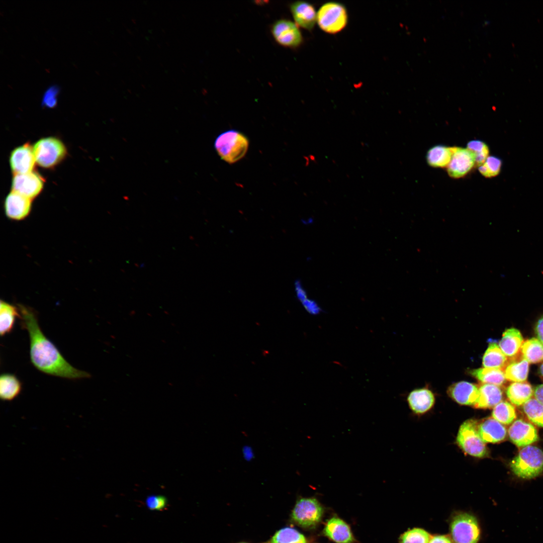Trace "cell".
Returning a JSON list of instances; mask_svg holds the SVG:
<instances>
[{
  "mask_svg": "<svg viewBox=\"0 0 543 543\" xmlns=\"http://www.w3.org/2000/svg\"><path fill=\"white\" fill-rule=\"evenodd\" d=\"M18 307L22 326L29 336L30 359L37 370L47 375L71 380L90 377L89 373L75 368L64 358L43 333L32 309L22 305Z\"/></svg>",
  "mask_w": 543,
  "mask_h": 543,
  "instance_id": "6da1fadb",
  "label": "cell"
},
{
  "mask_svg": "<svg viewBox=\"0 0 543 543\" xmlns=\"http://www.w3.org/2000/svg\"><path fill=\"white\" fill-rule=\"evenodd\" d=\"M247 138L235 130L220 134L216 139L214 147L222 159L229 163H235L245 155L248 148Z\"/></svg>",
  "mask_w": 543,
  "mask_h": 543,
  "instance_id": "7a4b0ae2",
  "label": "cell"
},
{
  "mask_svg": "<svg viewBox=\"0 0 543 543\" xmlns=\"http://www.w3.org/2000/svg\"><path fill=\"white\" fill-rule=\"evenodd\" d=\"M510 467L515 475L519 478H535L543 471V451L535 446L523 447L511 461Z\"/></svg>",
  "mask_w": 543,
  "mask_h": 543,
  "instance_id": "3957f363",
  "label": "cell"
},
{
  "mask_svg": "<svg viewBox=\"0 0 543 543\" xmlns=\"http://www.w3.org/2000/svg\"><path fill=\"white\" fill-rule=\"evenodd\" d=\"M450 531L453 543H478L481 535L477 518L466 512H459L452 516Z\"/></svg>",
  "mask_w": 543,
  "mask_h": 543,
  "instance_id": "277c9868",
  "label": "cell"
},
{
  "mask_svg": "<svg viewBox=\"0 0 543 543\" xmlns=\"http://www.w3.org/2000/svg\"><path fill=\"white\" fill-rule=\"evenodd\" d=\"M348 15L345 7L335 2L323 4L317 13V23L324 32L335 34L346 27Z\"/></svg>",
  "mask_w": 543,
  "mask_h": 543,
  "instance_id": "5b68a950",
  "label": "cell"
},
{
  "mask_svg": "<svg viewBox=\"0 0 543 543\" xmlns=\"http://www.w3.org/2000/svg\"><path fill=\"white\" fill-rule=\"evenodd\" d=\"M478 426V421L476 419H470L464 422L459 429L457 442L466 454L483 458L488 455V450L479 435Z\"/></svg>",
  "mask_w": 543,
  "mask_h": 543,
  "instance_id": "8992f818",
  "label": "cell"
},
{
  "mask_svg": "<svg viewBox=\"0 0 543 543\" xmlns=\"http://www.w3.org/2000/svg\"><path fill=\"white\" fill-rule=\"evenodd\" d=\"M36 162L40 166L52 168L65 157L66 148L61 141L55 137L43 138L34 145Z\"/></svg>",
  "mask_w": 543,
  "mask_h": 543,
  "instance_id": "52a82bcc",
  "label": "cell"
},
{
  "mask_svg": "<svg viewBox=\"0 0 543 543\" xmlns=\"http://www.w3.org/2000/svg\"><path fill=\"white\" fill-rule=\"evenodd\" d=\"M323 508L314 497H302L297 500L292 512V520L300 526L313 528L321 521Z\"/></svg>",
  "mask_w": 543,
  "mask_h": 543,
  "instance_id": "ba28073f",
  "label": "cell"
},
{
  "mask_svg": "<svg viewBox=\"0 0 543 543\" xmlns=\"http://www.w3.org/2000/svg\"><path fill=\"white\" fill-rule=\"evenodd\" d=\"M271 32L275 40L285 47L295 48L300 45L303 41L298 26L288 20L276 21L272 27Z\"/></svg>",
  "mask_w": 543,
  "mask_h": 543,
  "instance_id": "9c48e42d",
  "label": "cell"
},
{
  "mask_svg": "<svg viewBox=\"0 0 543 543\" xmlns=\"http://www.w3.org/2000/svg\"><path fill=\"white\" fill-rule=\"evenodd\" d=\"M44 179L37 172L15 174L12 180V191L32 199L41 192Z\"/></svg>",
  "mask_w": 543,
  "mask_h": 543,
  "instance_id": "30bf717a",
  "label": "cell"
},
{
  "mask_svg": "<svg viewBox=\"0 0 543 543\" xmlns=\"http://www.w3.org/2000/svg\"><path fill=\"white\" fill-rule=\"evenodd\" d=\"M475 166L473 154L466 148L454 146L452 156L447 167L448 175L454 178L465 176Z\"/></svg>",
  "mask_w": 543,
  "mask_h": 543,
  "instance_id": "8fae6325",
  "label": "cell"
},
{
  "mask_svg": "<svg viewBox=\"0 0 543 543\" xmlns=\"http://www.w3.org/2000/svg\"><path fill=\"white\" fill-rule=\"evenodd\" d=\"M36 159L32 148L29 143L14 149L10 157V164L15 174H25L33 171Z\"/></svg>",
  "mask_w": 543,
  "mask_h": 543,
  "instance_id": "7c38bea8",
  "label": "cell"
},
{
  "mask_svg": "<svg viewBox=\"0 0 543 543\" xmlns=\"http://www.w3.org/2000/svg\"><path fill=\"white\" fill-rule=\"evenodd\" d=\"M508 432L512 442L519 447L529 445L538 439L536 429L532 424L522 419L514 421Z\"/></svg>",
  "mask_w": 543,
  "mask_h": 543,
  "instance_id": "4fadbf2b",
  "label": "cell"
},
{
  "mask_svg": "<svg viewBox=\"0 0 543 543\" xmlns=\"http://www.w3.org/2000/svg\"><path fill=\"white\" fill-rule=\"evenodd\" d=\"M32 208L31 199L12 191L5 200V212L8 218L21 220L27 217Z\"/></svg>",
  "mask_w": 543,
  "mask_h": 543,
  "instance_id": "5bb4252c",
  "label": "cell"
},
{
  "mask_svg": "<svg viewBox=\"0 0 543 543\" xmlns=\"http://www.w3.org/2000/svg\"><path fill=\"white\" fill-rule=\"evenodd\" d=\"M447 393L458 404L474 406L479 398V386L466 381L459 382L450 385Z\"/></svg>",
  "mask_w": 543,
  "mask_h": 543,
  "instance_id": "9a60e30c",
  "label": "cell"
},
{
  "mask_svg": "<svg viewBox=\"0 0 543 543\" xmlns=\"http://www.w3.org/2000/svg\"><path fill=\"white\" fill-rule=\"evenodd\" d=\"M290 10L298 26L309 31L313 29L317 22V13L312 4L296 1L290 5Z\"/></svg>",
  "mask_w": 543,
  "mask_h": 543,
  "instance_id": "2e32d148",
  "label": "cell"
},
{
  "mask_svg": "<svg viewBox=\"0 0 543 543\" xmlns=\"http://www.w3.org/2000/svg\"><path fill=\"white\" fill-rule=\"evenodd\" d=\"M478 429L481 439L487 443L501 442L507 433L505 426L493 417L478 421Z\"/></svg>",
  "mask_w": 543,
  "mask_h": 543,
  "instance_id": "e0dca14e",
  "label": "cell"
},
{
  "mask_svg": "<svg viewBox=\"0 0 543 543\" xmlns=\"http://www.w3.org/2000/svg\"><path fill=\"white\" fill-rule=\"evenodd\" d=\"M323 533L336 543H353L354 540L349 525L338 517H333L327 521Z\"/></svg>",
  "mask_w": 543,
  "mask_h": 543,
  "instance_id": "ac0fdd59",
  "label": "cell"
},
{
  "mask_svg": "<svg viewBox=\"0 0 543 543\" xmlns=\"http://www.w3.org/2000/svg\"><path fill=\"white\" fill-rule=\"evenodd\" d=\"M435 398L433 393L427 388H421L411 392L407 402L411 410L416 414H424L433 406Z\"/></svg>",
  "mask_w": 543,
  "mask_h": 543,
  "instance_id": "d6986e66",
  "label": "cell"
},
{
  "mask_svg": "<svg viewBox=\"0 0 543 543\" xmlns=\"http://www.w3.org/2000/svg\"><path fill=\"white\" fill-rule=\"evenodd\" d=\"M479 395L474 407L478 409L494 407L502 399V392L497 386L482 383L479 386Z\"/></svg>",
  "mask_w": 543,
  "mask_h": 543,
  "instance_id": "ffe728a7",
  "label": "cell"
},
{
  "mask_svg": "<svg viewBox=\"0 0 543 543\" xmlns=\"http://www.w3.org/2000/svg\"><path fill=\"white\" fill-rule=\"evenodd\" d=\"M523 342L520 332L515 328H510L503 332L499 346L507 357H513L520 350Z\"/></svg>",
  "mask_w": 543,
  "mask_h": 543,
  "instance_id": "44dd1931",
  "label": "cell"
},
{
  "mask_svg": "<svg viewBox=\"0 0 543 543\" xmlns=\"http://www.w3.org/2000/svg\"><path fill=\"white\" fill-rule=\"evenodd\" d=\"M19 308L4 301L0 302V334L4 336L11 332L16 318H21Z\"/></svg>",
  "mask_w": 543,
  "mask_h": 543,
  "instance_id": "7402d4cb",
  "label": "cell"
},
{
  "mask_svg": "<svg viewBox=\"0 0 543 543\" xmlns=\"http://www.w3.org/2000/svg\"><path fill=\"white\" fill-rule=\"evenodd\" d=\"M454 147L437 145L431 147L426 154L427 163L433 167H447L450 162Z\"/></svg>",
  "mask_w": 543,
  "mask_h": 543,
  "instance_id": "603a6c76",
  "label": "cell"
},
{
  "mask_svg": "<svg viewBox=\"0 0 543 543\" xmlns=\"http://www.w3.org/2000/svg\"><path fill=\"white\" fill-rule=\"evenodd\" d=\"M21 381L14 374H3L0 377V397L4 401L16 398L22 391Z\"/></svg>",
  "mask_w": 543,
  "mask_h": 543,
  "instance_id": "cb8c5ba5",
  "label": "cell"
},
{
  "mask_svg": "<svg viewBox=\"0 0 543 543\" xmlns=\"http://www.w3.org/2000/svg\"><path fill=\"white\" fill-rule=\"evenodd\" d=\"M506 394L513 405H523L533 394L531 386L528 382H513L507 388Z\"/></svg>",
  "mask_w": 543,
  "mask_h": 543,
  "instance_id": "d4e9b609",
  "label": "cell"
},
{
  "mask_svg": "<svg viewBox=\"0 0 543 543\" xmlns=\"http://www.w3.org/2000/svg\"><path fill=\"white\" fill-rule=\"evenodd\" d=\"M507 356L496 342H490L483 357L484 368L502 369L507 363Z\"/></svg>",
  "mask_w": 543,
  "mask_h": 543,
  "instance_id": "484cf974",
  "label": "cell"
},
{
  "mask_svg": "<svg viewBox=\"0 0 543 543\" xmlns=\"http://www.w3.org/2000/svg\"><path fill=\"white\" fill-rule=\"evenodd\" d=\"M470 374L482 383L497 386L502 385L506 379L504 371L500 369L482 368L472 370Z\"/></svg>",
  "mask_w": 543,
  "mask_h": 543,
  "instance_id": "4316f807",
  "label": "cell"
},
{
  "mask_svg": "<svg viewBox=\"0 0 543 543\" xmlns=\"http://www.w3.org/2000/svg\"><path fill=\"white\" fill-rule=\"evenodd\" d=\"M529 363L523 357L509 363L504 373L506 379L513 382H525L528 376Z\"/></svg>",
  "mask_w": 543,
  "mask_h": 543,
  "instance_id": "83f0119b",
  "label": "cell"
},
{
  "mask_svg": "<svg viewBox=\"0 0 543 543\" xmlns=\"http://www.w3.org/2000/svg\"><path fill=\"white\" fill-rule=\"evenodd\" d=\"M520 350L523 357L528 363L537 364L543 361V343L536 338L523 342Z\"/></svg>",
  "mask_w": 543,
  "mask_h": 543,
  "instance_id": "f1b7e54d",
  "label": "cell"
},
{
  "mask_svg": "<svg viewBox=\"0 0 543 543\" xmlns=\"http://www.w3.org/2000/svg\"><path fill=\"white\" fill-rule=\"evenodd\" d=\"M492 417L505 425L511 423L516 418L514 407L510 403L503 401L497 404L492 412Z\"/></svg>",
  "mask_w": 543,
  "mask_h": 543,
  "instance_id": "f546056e",
  "label": "cell"
},
{
  "mask_svg": "<svg viewBox=\"0 0 543 543\" xmlns=\"http://www.w3.org/2000/svg\"><path fill=\"white\" fill-rule=\"evenodd\" d=\"M270 543H306L303 534L291 527H285L277 531L270 540Z\"/></svg>",
  "mask_w": 543,
  "mask_h": 543,
  "instance_id": "4dcf8cb0",
  "label": "cell"
},
{
  "mask_svg": "<svg viewBox=\"0 0 543 543\" xmlns=\"http://www.w3.org/2000/svg\"><path fill=\"white\" fill-rule=\"evenodd\" d=\"M523 411L535 425L543 427V405L535 398H530L523 405Z\"/></svg>",
  "mask_w": 543,
  "mask_h": 543,
  "instance_id": "1f68e13d",
  "label": "cell"
},
{
  "mask_svg": "<svg viewBox=\"0 0 543 543\" xmlns=\"http://www.w3.org/2000/svg\"><path fill=\"white\" fill-rule=\"evenodd\" d=\"M467 148L473 154L476 166L482 165L489 156V148L487 144L482 141H470L467 143Z\"/></svg>",
  "mask_w": 543,
  "mask_h": 543,
  "instance_id": "d6a6232c",
  "label": "cell"
},
{
  "mask_svg": "<svg viewBox=\"0 0 543 543\" xmlns=\"http://www.w3.org/2000/svg\"><path fill=\"white\" fill-rule=\"evenodd\" d=\"M431 535L425 530L413 528L405 532L400 538V543H428Z\"/></svg>",
  "mask_w": 543,
  "mask_h": 543,
  "instance_id": "836d02e7",
  "label": "cell"
},
{
  "mask_svg": "<svg viewBox=\"0 0 543 543\" xmlns=\"http://www.w3.org/2000/svg\"><path fill=\"white\" fill-rule=\"evenodd\" d=\"M502 166V161L498 157L489 156L480 166L478 170L484 177L491 178L499 174Z\"/></svg>",
  "mask_w": 543,
  "mask_h": 543,
  "instance_id": "e575fe53",
  "label": "cell"
},
{
  "mask_svg": "<svg viewBox=\"0 0 543 543\" xmlns=\"http://www.w3.org/2000/svg\"><path fill=\"white\" fill-rule=\"evenodd\" d=\"M60 92V88L57 85L49 86L44 92L41 105L46 108H54L57 103V97Z\"/></svg>",
  "mask_w": 543,
  "mask_h": 543,
  "instance_id": "d590c367",
  "label": "cell"
},
{
  "mask_svg": "<svg viewBox=\"0 0 543 543\" xmlns=\"http://www.w3.org/2000/svg\"><path fill=\"white\" fill-rule=\"evenodd\" d=\"M145 503L150 510H161L166 506L167 500L162 495H151L146 498Z\"/></svg>",
  "mask_w": 543,
  "mask_h": 543,
  "instance_id": "8d00e7d4",
  "label": "cell"
},
{
  "mask_svg": "<svg viewBox=\"0 0 543 543\" xmlns=\"http://www.w3.org/2000/svg\"><path fill=\"white\" fill-rule=\"evenodd\" d=\"M301 303L305 309L311 314H317L321 311V309L318 303L315 301L309 299L308 297L302 301Z\"/></svg>",
  "mask_w": 543,
  "mask_h": 543,
  "instance_id": "74e56055",
  "label": "cell"
},
{
  "mask_svg": "<svg viewBox=\"0 0 543 543\" xmlns=\"http://www.w3.org/2000/svg\"><path fill=\"white\" fill-rule=\"evenodd\" d=\"M294 289L296 297L300 302H302L308 298L306 290L303 287L302 282L299 280H297L295 281Z\"/></svg>",
  "mask_w": 543,
  "mask_h": 543,
  "instance_id": "f35d334b",
  "label": "cell"
},
{
  "mask_svg": "<svg viewBox=\"0 0 543 543\" xmlns=\"http://www.w3.org/2000/svg\"><path fill=\"white\" fill-rule=\"evenodd\" d=\"M428 543H453L450 537L446 535H436L431 536Z\"/></svg>",
  "mask_w": 543,
  "mask_h": 543,
  "instance_id": "ab89813d",
  "label": "cell"
},
{
  "mask_svg": "<svg viewBox=\"0 0 543 543\" xmlns=\"http://www.w3.org/2000/svg\"><path fill=\"white\" fill-rule=\"evenodd\" d=\"M535 332L538 339L543 343V315L536 324Z\"/></svg>",
  "mask_w": 543,
  "mask_h": 543,
  "instance_id": "60d3db41",
  "label": "cell"
},
{
  "mask_svg": "<svg viewBox=\"0 0 543 543\" xmlns=\"http://www.w3.org/2000/svg\"><path fill=\"white\" fill-rule=\"evenodd\" d=\"M535 398L543 405V384L536 386L533 391Z\"/></svg>",
  "mask_w": 543,
  "mask_h": 543,
  "instance_id": "b9f144b4",
  "label": "cell"
},
{
  "mask_svg": "<svg viewBox=\"0 0 543 543\" xmlns=\"http://www.w3.org/2000/svg\"><path fill=\"white\" fill-rule=\"evenodd\" d=\"M302 223L305 225H310L313 222V219L312 218H309L307 219L302 220Z\"/></svg>",
  "mask_w": 543,
  "mask_h": 543,
  "instance_id": "7bdbcfd3",
  "label": "cell"
},
{
  "mask_svg": "<svg viewBox=\"0 0 543 543\" xmlns=\"http://www.w3.org/2000/svg\"><path fill=\"white\" fill-rule=\"evenodd\" d=\"M539 373L540 375L543 377V363L541 365L539 368Z\"/></svg>",
  "mask_w": 543,
  "mask_h": 543,
  "instance_id": "ee69618b",
  "label": "cell"
},
{
  "mask_svg": "<svg viewBox=\"0 0 543 543\" xmlns=\"http://www.w3.org/2000/svg\"><path fill=\"white\" fill-rule=\"evenodd\" d=\"M238 543H247V542H238Z\"/></svg>",
  "mask_w": 543,
  "mask_h": 543,
  "instance_id": "f6af8a7d",
  "label": "cell"
}]
</instances>
